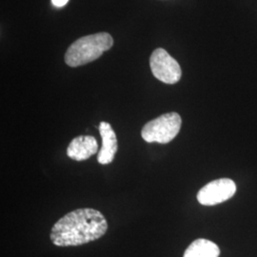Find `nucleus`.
<instances>
[{
	"label": "nucleus",
	"instance_id": "5",
	"mask_svg": "<svg viewBox=\"0 0 257 257\" xmlns=\"http://www.w3.org/2000/svg\"><path fill=\"white\" fill-rule=\"evenodd\" d=\"M236 192V185L229 178L213 180L197 193V200L204 206H214L229 200Z\"/></svg>",
	"mask_w": 257,
	"mask_h": 257
},
{
	"label": "nucleus",
	"instance_id": "2",
	"mask_svg": "<svg viewBox=\"0 0 257 257\" xmlns=\"http://www.w3.org/2000/svg\"><path fill=\"white\" fill-rule=\"evenodd\" d=\"M112 45L113 39L108 33H97L80 37L68 48L65 54V62L73 68L88 64L99 58Z\"/></svg>",
	"mask_w": 257,
	"mask_h": 257
},
{
	"label": "nucleus",
	"instance_id": "7",
	"mask_svg": "<svg viewBox=\"0 0 257 257\" xmlns=\"http://www.w3.org/2000/svg\"><path fill=\"white\" fill-rule=\"evenodd\" d=\"M98 151L97 140L90 136L74 138L67 148V156L75 161H84Z\"/></svg>",
	"mask_w": 257,
	"mask_h": 257
},
{
	"label": "nucleus",
	"instance_id": "6",
	"mask_svg": "<svg viewBox=\"0 0 257 257\" xmlns=\"http://www.w3.org/2000/svg\"><path fill=\"white\" fill-rule=\"evenodd\" d=\"M98 130L102 138V147L97 155V161L102 165H107L113 161L116 155L118 149L117 138L113 128L108 122H100Z\"/></svg>",
	"mask_w": 257,
	"mask_h": 257
},
{
	"label": "nucleus",
	"instance_id": "9",
	"mask_svg": "<svg viewBox=\"0 0 257 257\" xmlns=\"http://www.w3.org/2000/svg\"><path fill=\"white\" fill-rule=\"evenodd\" d=\"M69 0H52V4L56 7V8H61L64 7L65 5L68 3Z\"/></svg>",
	"mask_w": 257,
	"mask_h": 257
},
{
	"label": "nucleus",
	"instance_id": "8",
	"mask_svg": "<svg viewBox=\"0 0 257 257\" xmlns=\"http://www.w3.org/2000/svg\"><path fill=\"white\" fill-rule=\"evenodd\" d=\"M218 246L207 239H196L185 250L183 257H219Z\"/></svg>",
	"mask_w": 257,
	"mask_h": 257
},
{
	"label": "nucleus",
	"instance_id": "3",
	"mask_svg": "<svg viewBox=\"0 0 257 257\" xmlns=\"http://www.w3.org/2000/svg\"><path fill=\"white\" fill-rule=\"evenodd\" d=\"M181 124L182 119L177 112H168L146 123L141 136L149 143L167 144L178 135Z\"/></svg>",
	"mask_w": 257,
	"mask_h": 257
},
{
	"label": "nucleus",
	"instance_id": "1",
	"mask_svg": "<svg viewBox=\"0 0 257 257\" xmlns=\"http://www.w3.org/2000/svg\"><path fill=\"white\" fill-rule=\"evenodd\" d=\"M107 230L108 222L100 211L83 208L65 214L55 222L50 238L57 247L80 246L100 238Z\"/></svg>",
	"mask_w": 257,
	"mask_h": 257
},
{
	"label": "nucleus",
	"instance_id": "4",
	"mask_svg": "<svg viewBox=\"0 0 257 257\" xmlns=\"http://www.w3.org/2000/svg\"><path fill=\"white\" fill-rule=\"evenodd\" d=\"M150 66L154 76L161 82L173 85L181 79L182 71L180 65L162 48L153 52L150 58Z\"/></svg>",
	"mask_w": 257,
	"mask_h": 257
}]
</instances>
